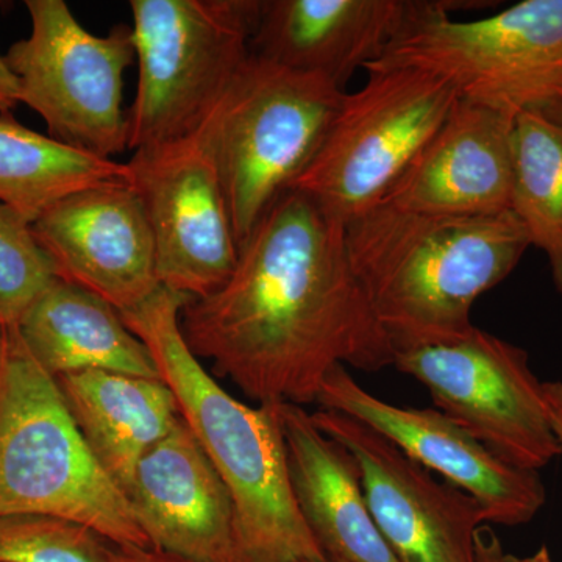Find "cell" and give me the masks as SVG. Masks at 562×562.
<instances>
[{"label":"cell","instance_id":"cell-15","mask_svg":"<svg viewBox=\"0 0 562 562\" xmlns=\"http://www.w3.org/2000/svg\"><path fill=\"white\" fill-rule=\"evenodd\" d=\"M514 120L458 99L383 205L436 216H494L512 210Z\"/></svg>","mask_w":562,"mask_h":562},{"label":"cell","instance_id":"cell-9","mask_svg":"<svg viewBox=\"0 0 562 562\" xmlns=\"http://www.w3.org/2000/svg\"><path fill=\"white\" fill-rule=\"evenodd\" d=\"M32 32L3 55L20 101L38 113L47 135L72 149L113 160L127 150L124 74L135 55L132 27L105 36L81 27L65 0H25Z\"/></svg>","mask_w":562,"mask_h":562},{"label":"cell","instance_id":"cell-22","mask_svg":"<svg viewBox=\"0 0 562 562\" xmlns=\"http://www.w3.org/2000/svg\"><path fill=\"white\" fill-rule=\"evenodd\" d=\"M513 146L512 211L531 246L546 255L562 295V120L531 111L517 114Z\"/></svg>","mask_w":562,"mask_h":562},{"label":"cell","instance_id":"cell-2","mask_svg":"<svg viewBox=\"0 0 562 562\" xmlns=\"http://www.w3.org/2000/svg\"><path fill=\"white\" fill-rule=\"evenodd\" d=\"M188 295L161 286L125 325L146 344L181 419L231 492L235 562H324L292 490L281 405L238 401L192 353L180 328Z\"/></svg>","mask_w":562,"mask_h":562},{"label":"cell","instance_id":"cell-1","mask_svg":"<svg viewBox=\"0 0 562 562\" xmlns=\"http://www.w3.org/2000/svg\"><path fill=\"white\" fill-rule=\"evenodd\" d=\"M184 341L257 405L317 403L335 366L394 364L346 227L308 195L288 191L262 216L231 279L180 313Z\"/></svg>","mask_w":562,"mask_h":562},{"label":"cell","instance_id":"cell-10","mask_svg":"<svg viewBox=\"0 0 562 562\" xmlns=\"http://www.w3.org/2000/svg\"><path fill=\"white\" fill-rule=\"evenodd\" d=\"M398 372L430 392L439 412L501 460L539 472L562 454L543 383L522 347L480 330L395 351Z\"/></svg>","mask_w":562,"mask_h":562},{"label":"cell","instance_id":"cell-18","mask_svg":"<svg viewBox=\"0 0 562 562\" xmlns=\"http://www.w3.org/2000/svg\"><path fill=\"white\" fill-rule=\"evenodd\" d=\"M280 412L295 501L325 558L401 562L369 512L349 450L324 435L303 406L286 403Z\"/></svg>","mask_w":562,"mask_h":562},{"label":"cell","instance_id":"cell-19","mask_svg":"<svg viewBox=\"0 0 562 562\" xmlns=\"http://www.w3.org/2000/svg\"><path fill=\"white\" fill-rule=\"evenodd\" d=\"M55 380L88 449L127 495L136 465L180 419L171 387L162 380L105 371Z\"/></svg>","mask_w":562,"mask_h":562},{"label":"cell","instance_id":"cell-25","mask_svg":"<svg viewBox=\"0 0 562 562\" xmlns=\"http://www.w3.org/2000/svg\"><path fill=\"white\" fill-rule=\"evenodd\" d=\"M113 562H195L177 554L136 546H113Z\"/></svg>","mask_w":562,"mask_h":562},{"label":"cell","instance_id":"cell-26","mask_svg":"<svg viewBox=\"0 0 562 562\" xmlns=\"http://www.w3.org/2000/svg\"><path fill=\"white\" fill-rule=\"evenodd\" d=\"M505 550L491 525H482L475 535L476 562H505Z\"/></svg>","mask_w":562,"mask_h":562},{"label":"cell","instance_id":"cell-30","mask_svg":"<svg viewBox=\"0 0 562 562\" xmlns=\"http://www.w3.org/2000/svg\"><path fill=\"white\" fill-rule=\"evenodd\" d=\"M3 328H5V325H3L2 317H0V342H2Z\"/></svg>","mask_w":562,"mask_h":562},{"label":"cell","instance_id":"cell-31","mask_svg":"<svg viewBox=\"0 0 562 562\" xmlns=\"http://www.w3.org/2000/svg\"><path fill=\"white\" fill-rule=\"evenodd\" d=\"M324 562H339V561H330V560H327V561H324Z\"/></svg>","mask_w":562,"mask_h":562},{"label":"cell","instance_id":"cell-21","mask_svg":"<svg viewBox=\"0 0 562 562\" xmlns=\"http://www.w3.org/2000/svg\"><path fill=\"white\" fill-rule=\"evenodd\" d=\"M127 179V162L72 149L0 114V203L32 224L74 192Z\"/></svg>","mask_w":562,"mask_h":562},{"label":"cell","instance_id":"cell-20","mask_svg":"<svg viewBox=\"0 0 562 562\" xmlns=\"http://www.w3.org/2000/svg\"><path fill=\"white\" fill-rule=\"evenodd\" d=\"M50 376L105 371L160 379L150 350L99 295L55 279L14 325Z\"/></svg>","mask_w":562,"mask_h":562},{"label":"cell","instance_id":"cell-11","mask_svg":"<svg viewBox=\"0 0 562 562\" xmlns=\"http://www.w3.org/2000/svg\"><path fill=\"white\" fill-rule=\"evenodd\" d=\"M127 168L149 220L161 286L191 299L220 290L239 246L203 124L187 138L136 150Z\"/></svg>","mask_w":562,"mask_h":562},{"label":"cell","instance_id":"cell-5","mask_svg":"<svg viewBox=\"0 0 562 562\" xmlns=\"http://www.w3.org/2000/svg\"><path fill=\"white\" fill-rule=\"evenodd\" d=\"M460 3L422 0L371 66H408L449 81L458 98L516 117L562 120V0H524L483 20H454ZM366 68V69H368ZM364 69V70H366Z\"/></svg>","mask_w":562,"mask_h":562},{"label":"cell","instance_id":"cell-14","mask_svg":"<svg viewBox=\"0 0 562 562\" xmlns=\"http://www.w3.org/2000/svg\"><path fill=\"white\" fill-rule=\"evenodd\" d=\"M57 279L99 295L117 312L160 290L149 220L128 181L74 192L33 222Z\"/></svg>","mask_w":562,"mask_h":562},{"label":"cell","instance_id":"cell-23","mask_svg":"<svg viewBox=\"0 0 562 562\" xmlns=\"http://www.w3.org/2000/svg\"><path fill=\"white\" fill-rule=\"evenodd\" d=\"M0 562H113V543L69 520L0 516Z\"/></svg>","mask_w":562,"mask_h":562},{"label":"cell","instance_id":"cell-6","mask_svg":"<svg viewBox=\"0 0 562 562\" xmlns=\"http://www.w3.org/2000/svg\"><path fill=\"white\" fill-rule=\"evenodd\" d=\"M346 90L250 54L203 122L241 247L319 150Z\"/></svg>","mask_w":562,"mask_h":562},{"label":"cell","instance_id":"cell-28","mask_svg":"<svg viewBox=\"0 0 562 562\" xmlns=\"http://www.w3.org/2000/svg\"><path fill=\"white\" fill-rule=\"evenodd\" d=\"M543 397L550 424L562 446V382L543 383Z\"/></svg>","mask_w":562,"mask_h":562},{"label":"cell","instance_id":"cell-4","mask_svg":"<svg viewBox=\"0 0 562 562\" xmlns=\"http://www.w3.org/2000/svg\"><path fill=\"white\" fill-rule=\"evenodd\" d=\"M7 514L57 517L113 546L150 549L127 495L88 449L57 380L14 325L0 342V516Z\"/></svg>","mask_w":562,"mask_h":562},{"label":"cell","instance_id":"cell-12","mask_svg":"<svg viewBox=\"0 0 562 562\" xmlns=\"http://www.w3.org/2000/svg\"><path fill=\"white\" fill-rule=\"evenodd\" d=\"M314 425L349 450L376 527L401 562H476L482 505L412 460L379 431L347 416L316 409Z\"/></svg>","mask_w":562,"mask_h":562},{"label":"cell","instance_id":"cell-13","mask_svg":"<svg viewBox=\"0 0 562 562\" xmlns=\"http://www.w3.org/2000/svg\"><path fill=\"white\" fill-rule=\"evenodd\" d=\"M316 405L355 417L379 431L412 460L439 473L482 505L486 522H531L547 501L539 472L501 460L460 425L435 408L392 405L364 390L338 364L322 383Z\"/></svg>","mask_w":562,"mask_h":562},{"label":"cell","instance_id":"cell-17","mask_svg":"<svg viewBox=\"0 0 562 562\" xmlns=\"http://www.w3.org/2000/svg\"><path fill=\"white\" fill-rule=\"evenodd\" d=\"M422 0H261L250 54L346 90L383 57Z\"/></svg>","mask_w":562,"mask_h":562},{"label":"cell","instance_id":"cell-7","mask_svg":"<svg viewBox=\"0 0 562 562\" xmlns=\"http://www.w3.org/2000/svg\"><path fill=\"white\" fill-rule=\"evenodd\" d=\"M261 0H132L139 77L127 149L202 127L250 55Z\"/></svg>","mask_w":562,"mask_h":562},{"label":"cell","instance_id":"cell-16","mask_svg":"<svg viewBox=\"0 0 562 562\" xmlns=\"http://www.w3.org/2000/svg\"><path fill=\"white\" fill-rule=\"evenodd\" d=\"M127 498L150 549L235 562L231 492L181 416L136 465Z\"/></svg>","mask_w":562,"mask_h":562},{"label":"cell","instance_id":"cell-8","mask_svg":"<svg viewBox=\"0 0 562 562\" xmlns=\"http://www.w3.org/2000/svg\"><path fill=\"white\" fill-rule=\"evenodd\" d=\"M366 72L364 87L346 92L319 150L291 187L344 227L382 203L460 99L428 70L371 66Z\"/></svg>","mask_w":562,"mask_h":562},{"label":"cell","instance_id":"cell-24","mask_svg":"<svg viewBox=\"0 0 562 562\" xmlns=\"http://www.w3.org/2000/svg\"><path fill=\"white\" fill-rule=\"evenodd\" d=\"M57 279L32 222L0 203V317L18 325L29 306Z\"/></svg>","mask_w":562,"mask_h":562},{"label":"cell","instance_id":"cell-3","mask_svg":"<svg viewBox=\"0 0 562 562\" xmlns=\"http://www.w3.org/2000/svg\"><path fill=\"white\" fill-rule=\"evenodd\" d=\"M346 244L394 355L471 331L473 303L531 247L512 210L436 216L383 203L346 225Z\"/></svg>","mask_w":562,"mask_h":562},{"label":"cell","instance_id":"cell-29","mask_svg":"<svg viewBox=\"0 0 562 562\" xmlns=\"http://www.w3.org/2000/svg\"><path fill=\"white\" fill-rule=\"evenodd\" d=\"M505 562H553L547 547H541L538 552L527 554V557H517V554H505Z\"/></svg>","mask_w":562,"mask_h":562},{"label":"cell","instance_id":"cell-27","mask_svg":"<svg viewBox=\"0 0 562 562\" xmlns=\"http://www.w3.org/2000/svg\"><path fill=\"white\" fill-rule=\"evenodd\" d=\"M20 101V85L16 77L0 57V114H13Z\"/></svg>","mask_w":562,"mask_h":562}]
</instances>
